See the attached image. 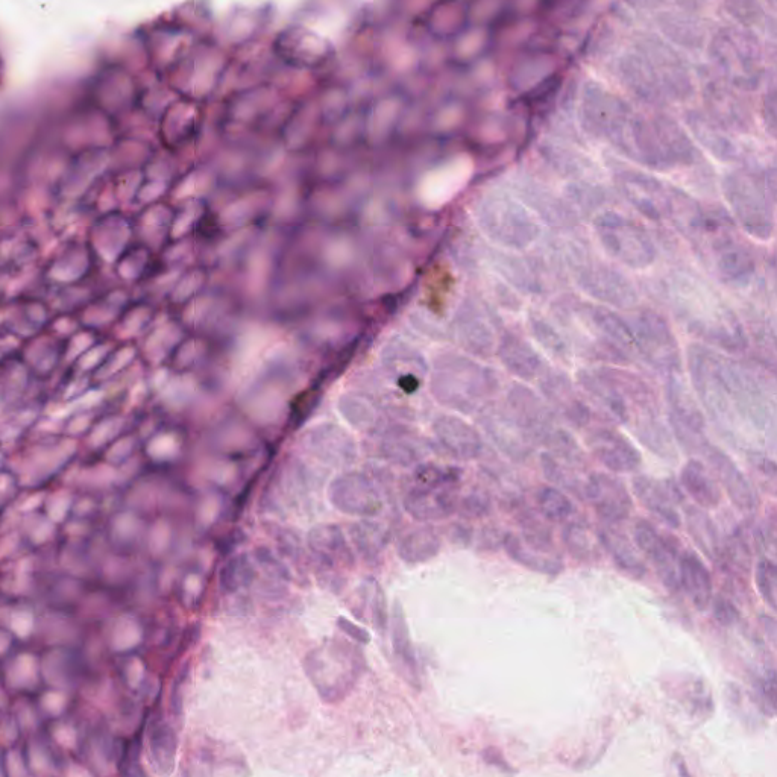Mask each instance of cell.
<instances>
[{"instance_id":"obj_1","label":"cell","mask_w":777,"mask_h":777,"mask_svg":"<svg viewBox=\"0 0 777 777\" xmlns=\"http://www.w3.org/2000/svg\"><path fill=\"white\" fill-rule=\"evenodd\" d=\"M360 655L342 641L325 642L309 653L306 671L325 702H339L360 676Z\"/></svg>"},{"instance_id":"obj_2","label":"cell","mask_w":777,"mask_h":777,"mask_svg":"<svg viewBox=\"0 0 777 777\" xmlns=\"http://www.w3.org/2000/svg\"><path fill=\"white\" fill-rule=\"evenodd\" d=\"M635 542L655 568L665 588L671 594L682 592L677 542L670 536H662L652 524L642 520L635 524Z\"/></svg>"},{"instance_id":"obj_3","label":"cell","mask_w":777,"mask_h":777,"mask_svg":"<svg viewBox=\"0 0 777 777\" xmlns=\"http://www.w3.org/2000/svg\"><path fill=\"white\" fill-rule=\"evenodd\" d=\"M328 497L336 509L348 515L371 518L383 510L380 492L359 472H347L333 480Z\"/></svg>"},{"instance_id":"obj_4","label":"cell","mask_w":777,"mask_h":777,"mask_svg":"<svg viewBox=\"0 0 777 777\" xmlns=\"http://www.w3.org/2000/svg\"><path fill=\"white\" fill-rule=\"evenodd\" d=\"M503 548L513 562L527 570L547 576H557L564 571V559L554 547L553 541H539L515 533H504Z\"/></svg>"},{"instance_id":"obj_5","label":"cell","mask_w":777,"mask_h":777,"mask_svg":"<svg viewBox=\"0 0 777 777\" xmlns=\"http://www.w3.org/2000/svg\"><path fill=\"white\" fill-rule=\"evenodd\" d=\"M585 500L594 507L604 523L618 524L629 520L633 501L623 483L606 474H594L586 482Z\"/></svg>"},{"instance_id":"obj_6","label":"cell","mask_w":777,"mask_h":777,"mask_svg":"<svg viewBox=\"0 0 777 777\" xmlns=\"http://www.w3.org/2000/svg\"><path fill=\"white\" fill-rule=\"evenodd\" d=\"M457 504L456 486L415 485L404 498L406 512L421 523L447 520L456 513Z\"/></svg>"},{"instance_id":"obj_7","label":"cell","mask_w":777,"mask_h":777,"mask_svg":"<svg viewBox=\"0 0 777 777\" xmlns=\"http://www.w3.org/2000/svg\"><path fill=\"white\" fill-rule=\"evenodd\" d=\"M636 497L639 498L653 515L658 516L662 523L667 524L670 529L677 530L680 527V515L676 507L683 503V494L679 486L671 480L650 479V477H638L633 482Z\"/></svg>"},{"instance_id":"obj_8","label":"cell","mask_w":777,"mask_h":777,"mask_svg":"<svg viewBox=\"0 0 777 777\" xmlns=\"http://www.w3.org/2000/svg\"><path fill=\"white\" fill-rule=\"evenodd\" d=\"M310 553L321 570L334 571L350 568L354 564V554L342 529L333 524L316 526L307 538Z\"/></svg>"},{"instance_id":"obj_9","label":"cell","mask_w":777,"mask_h":777,"mask_svg":"<svg viewBox=\"0 0 777 777\" xmlns=\"http://www.w3.org/2000/svg\"><path fill=\"white\" fill-rule=\"evenodd\" d=\"M306 442L309 453L331 465H348L356 457L354 442L340 428H316L307 435Z\"/></svg>"},{"instance_id":"obj_10","label":"cell","mask_w":777,"mask_h":777,"mask_svg":"<svg viewBox=\"0 0 777 777\" xmlns=\"http://www.w3.org/2000/svg\"><path fill=\"white\" fill-rule=\"evenodd\" d=\"M680 585L697 611H706L714 597V586L708 568L693 551L680 554Z\"/></svg>"},{"instance_id":"obj_11","label":"cell","mask_w":777,"mask_h":777,"mask_svg":"<svg viewBox=\"0 0 777 777\" xmlns=\"http://www.w3.org/2000/svg\"><path fill=\"white\" fill-rule=\"evenodd\" d=\"M709 460H711L712 468L717 472L718 479L726 488L733 506L744 510V512H753V510L758 509V494L750 485L749 480L741 474L740 469L735 466V463L718 451H714Z\"/></svg>"},{"instance_id":"obj_12","label":"cell","mask_w":777,"mask_h":777,"mask_svg":"<svg viewBox=\"0 0 777 777\" xmlns=\"http://www.w3.org/2000/svg\"><path fill=\"white\" fill-rule=\"evenodd\" d=\"M598 542L608 551L615 567L633 580H642L647 576V567L633 547L632 541L614 527H601L598 530Z\"/></svg>"},{"instance_id":"obj_13","label":"cell","mask_w":777,"mask_h":777,"mask_svg":"<svg viewBox=\"0 0 777 777\" xmlns=\"http://www.w3.org/2000/svg\"><path fill=\"white\" fill-rule=\"evenodd\" d=\"M592 450L597 459L611 471L629 472L638 468L641 456L638 451L614 433H600L592 438Z\"/></svg>"},{"instance_id":"obj_14","label":"cell","mask_w":777,"mask_h":777,"mask_svg":"<svg viewBox=\"0 0 777 777\" xmlns=\"http://www.w3.org/2000/svg\"><path fill=\"white\" fill-rule=\"evenodd\" d=\"M686 527L694 544L712 560L715 565H720L723 554V538L718 533L717 526L711 516L702 507H688L686 509Z\"/></svg>"},{"instance_id":"obj_15","label":"cell","mask_w":777,"mask_h":777,"mask_svg":"<svg viewBox=\"0 0 777 777\" xmlns=\"http://www.w3.org/2000/svg\"><path fill=\"white\" fill-rule=\"evenodd\" d=\"M436 433L442 445L459 459H474L482 450V442L476 431H472L462 422L445 419L436 424Z\"/></svg>"},{"instance_id":"obj_16","label":"cell","mask_w":777,"mask_h":777,"mask_svg":"<svg viewBox=\"0 0 777 777\" xmlns=\"http://www.w3.org/2000/svg\"><path fill=\"white\" fill-rule=\"evenodd\" d=\"M683 488L702 509H715L721 501V491L702 463L689 462L680 474Z\"/></svg>"},{"instance_id":"obj_17","label":"cell","mask_w":777,"mask_h":777,"mask_svg":"<svg viewBox=\"0 0 777 777\" xmlns=\"http://www.w3.org/2000/svg\"><path fill=\"white\" fill-rule=\"evenodd\" d=\"M441 536L431 527H421L403 538L398 554L407 564H424L441 551Z\"/></svg>"},{"instance_id":"obj_18","label":"cell","mask_w":777,"mask_h":777,"mask_svg":"<svg viewBox=\"0 0 777 777\" xmlns=\"http://www.w3.org/2000/svg\"><path fill=\"white\" fill-rule=\"evenodd\" d=\"M350 535L360 556L366 560L377 559L389 542V533L374 521L365 520L353 524Z\"/></svg>"},{"instance_id":"obj_19","label":"cell","mask_w":777,"mask_h":777,"mask_svg":"<svg viewBox=\"0 0 777 777\" xmlns=\"http://www.w3.org/2000/svg\"><path fill=\"white\" fill-rule=\"evenodd\" d=\"M677 699L680 700L689 715L696 718L711 717L714 712V700H712L711 691L705 680L689 677L680 683V694Z\"/></svg>"},{"instance_id":"obj_20","label":"cell","mask_w":777,"mask_h":777,"mask_svg":"<svg viewBox=\"0 0 777 777\" xmlns=\"http://www.w3.org/2000/svg\"><path fill=\"white\" fill-rule=\"evenodd\" d=\"M562 541L571 556L580 562H589L600 557V548L597 547L591 527L586 523H568L562 532Z\"/></svg>"},{"instance_id":"obj_21","label":"cell","mask_w":777,"mask_h":777,"mask_svg":"<svg viewBox=\"0 0 777 777\" xmlns=\"http://www.w3.org/2000/svg\"><path fill=\"white\" fill-rule=\"evenodd\" d=\"M392 642H394V652L398 661L409 670L413 679L418 677V668H416L415 650H413L412 641H410L409 627H407L406 617H404L401 604H394L392 611Z\"/></svg>"},{"instance_id":"obj_22","label":"cell","mask_w":777,"mask_h":777,"mask_svg":"<svg viewBox=\"0 0 777 777\" xmlns=\"http://www.w3.org/2000/svg\"><path fill=\"white\" fill-rule=\"evenodd\" d=\"M257 577L249 554L242 553L227 560L221 571V586L228 594H236L249 588Z\"/></svg>"},{"instance_id":"obj_23","label":"cell","mask_w":777,"mask_h":777,"mask_svg":"<svg viewBox=\"0 0 777 777\" xmlns=\"http://www.w3.org/2000/svg\"><path fill=\"white\" fill-rule=\"evenodd\" d=\"M753 703L768 718L776 715V671L773 667L759 668L752 674Z\"/></svg>"},{"instance_id":"obj_24","label":"cell","mask_w":777,"mask_h":777,"mask_svg":"<svg viewBox=\"0 0 777 777\" xmlns=\"http://www.w3.org/2000/svg\"><path fill=\"white\" fill-rule=\"evenodd\" d=\"M536 501L542 515L553 523H564L574 513L573 501L564 492L551 486L539 489Z\"/></svg>"},{"instance_id":"obj_25","label":"cell","mask_w":777,"mask_h":777,"mask_svg":"<svg viewBox=\"0 0 777 777\" xmlns=\"http://www.w3.org/2000/svg\"><path fill=\"white\" fill-rule=\"evenodd\" d=\"M542 468H544L545 477L550 480L554 485L564 488L565 491L573 494L574 497L579 500H585L586 494V482L588 480H582L576 476V472L570 471L564 466H560L556 460L551 459L550 456H542Z\"/></svg>"},{"instance_id":"obj_26","label":"cell","mask_w":777,"mask_h":777,"mask_svg":"<svg viewBox=\"0 0 777 777\" xmlns=\"http://www.w3.org/2000/svg\"><path fill=\"white\" fill-rule=\"evenodd\" d=\"M756 586L765 603L773 611L777 609V568L773 560L761 559L756 567Z\"/></svg>"},{"instance_id":"obj_27","label":"cell","mask_w":777,"mask_h":777,"mask_svg":"<svg viewBox=\"0 0 777 777\" xmlns=\"http://www.w3.org/2000/svg\"><path fill=\"white\" fill-rule=\"evenodd\" d=\"M457 510L465 520H480L491 513L492 500L486 492L472 491L459 501Z\"/></svg>"},{"instance_id":"obj_28","label":"cell","mask_w":777,"mask_h":777,"mask_svg":"<svg viewBox=\"0 0 777 777\" xmlns=\"http://www.w3.org/2000/svg\"><path fill=\"white\" fill-rule=\"evenodd\" d=\"M712 614H714L715 620L720 626L733 627L740 624L741 612L740 609L733 604L732 600L724 597V595H717L712 598Z\"/></svg>"},{"instance_id":"obj_29","label":"cell","mask_w":777,"mask_h":777,"mask_svg":"<svg viewBox=\"0 0 777 777\" xmlns=\"http://www.w3.org/2000/svg\"><path fill=\"white\" fill-rule=\"evenodd\" d=\"M255 559H257L258 565H260L266 573L275 577V579H290L289 570H287L286 565H284L280 559H277V557L274 556V553H272L271 550H268V548L258 547L257 550H255Z\"/></svg>"},{"instance_id":"obj_30","label":"cell","mask_w":777,"mask_h":777,"mask_svg":"<svg viewBox=\"0 0 777 777\" xmlns=\"http://www.w3.org/2000/svg\"><path fill=\"white\" fill-rule=\"evenodd\" d=\"M337 626H339L343 632L347 633V635H350L354 641L360 642V644H366V642H369L368 632H366V630L360 629V627H357L356 624L351 623V621L345 620V618H339V621H337Z\"/></svg>"},{"instance_id":"obj_31","label":"cell","mask_w":777,"mask_h":777,"mask_svg":"<svg viewBox=\"0 0 777 777\" xmlns=\"http://www.w3.org/2000/svg\"><path fill=\"white\" fill-rule=\"evenodd\" d=\"M483 759H485L489 765H494V767H498L500 770L506 771V773L512 771L510 765L504 761L503 755H501L497 749H486L485 752H483Z\"/></svg>"},{"instance_id":"obj_32","label":"cell","mask_w":777,"mask_h":777,"mask_svg":"<svg viewBox=\"0 0 777 777\" xmlns=\"http://www.w3.org/2000/svg\"><path fill=\"white\" fill-rule=\"evenodd\" d=\"M453 539L459 544L468 545L472 539V530L465 526H456L453 532Z\"/></svg>"}]
</instances>
